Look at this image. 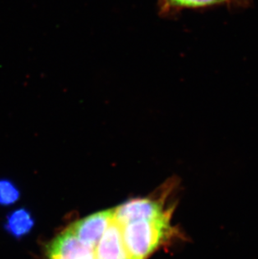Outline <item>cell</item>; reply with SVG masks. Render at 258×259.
Masks as SVG:
<instances>
[{
    "label": "cell",
    "mask_w": 258,
    "mask_h": 259,
    "mask_svg": "<svg viewBox=\"0 0 258 259\" xmlns=\"http://www.w3.org/2000/svg\"><path fill=\"white\" fill-rule=\"evenodd\" d=\"M172 210L152 220L137 221L121 226L127 251L134 259H146L163 242L169 229Z\"/></svg>",
    "instance_id": "cell-1"
},
{
    "label": "cell",
    "mask_w": 258,
    "mask_h": 259,
    "mask_svg": "<svg viewBox=\"0 0 258 259\" xmlns=\"http://www.w3.org/2000/svg\"><path fill=\"white\" fill-rule=\"evenodd\" d=\"M48 259H98L96 249L78 239L69 227L47 247Z\"/></svg>",
    "instance_id": "cell-2"
},
{
    "label": "cell",
    "mask_w": 258,
    "mask_h": 259,
    "mask_svg": "<svg viewBox=\"0 0 258 259\" xmlns=\"http://www.w3.org/2000/svg\"><path fill=\"white\" fill-rule=\"evenodd\" d=\"M167 210L159 201L149 198L129 200L114 208V220L120 226L137 221L152 220L160 218Z\"/></svg>",
    "instance_id": "cell-3"
},
{
    "label": "cell",
    "mask_w": 258,
    "mask_h": 259,
    "mask_svg": "<svg viewBox=\"0 0 258 259\" xmlns=\"http://www.w3.org/2000/svg\"><path fill=\"white\" fill-rule=\"evenodd\" d=\"M114 219V208L101 210L70 226L80 242L95 248L107 228Z\"/></svg>",
    "instance_id": "cell-4"
},
{
    "label": "cell",
    "mask_w": 258,
    "mask_h": 259,
    "mask_svg": "<svg viewBox=\"0 0 258 259\" xmlns=\"http://www.w3.org/2000/svg\"><path fill=\"white\" fill-rule=\"evenodd\" d=\"M98 259H134L127 251L122 228L113 219L96 247Z\"/></svg>",
    "instance_id": "cell-5"
},
{
    "label": "cell",
    "mask_w": 258,
    "mask_h": 259,
    "mask_svg": "<svg viewBox=\"0 0 258 259\" xmlns=\"http://www.w3.org/2000/svg\"><path fill=\"white\" fill-rule=\"evenodd\" d=\"M232 0H158V12L162 16L176 15L183 10L201 9L223 5Z\"/></svg>",
    "instance_id": "cell-6"
},
{
    "label": "cell",
    "mask_w": 258,
    "mask_h": 259,
    "mask_svg": "<svg viewBox=\"0 0 258 259\" xmlns=\"http://www.w3.org/2000/svg\"><path fill=\"white\" fill-rule=\"evenodd\" d=\"M34 227V219L25 208L15 210L8 215L5 229L16 239L29 234Z\"/></svg>",
    "instance_id": "cell-7"
},
{
    "label": "cell",
    "mask_w": 258,
    "mask_h": 259,
    "mask_svg": "<svg viewBox=\"0 0 258 259\" xmlns=\"http://www.w3.org/2000/svg\"><path fill=\"white\" fill-rule=\"evenodd\" d=\"M20 191L10 180H0V205L9 206L19 201Z\"/></svg>",
    "instance_id": "cell-8"
}]
</instances>
